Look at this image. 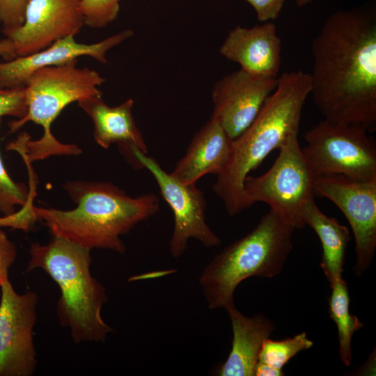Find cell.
<instances>
[{
	"label": "cell",
	"instance_id": "obj_1",
	"mask_svg": "<svg viewBox=\"0 0 376 376\" xmlns=\"http://www.w3.org/2000/svg\"><path fill=\"white\" fill-rule=\"evenodd\" d=\"M311 93L324 119L376 130L373 3L331 14L312 42Z\"/></svg>",
	"mask_w": 376,
	"mask_h": 376
},
{
	"label": "cell",
	"instance_id": "obj_2",
	"mask_svg": "<svg viewBox=\"0 0 376 376\" xmlns=\"http://www.w3.org/2000/svg\"><path fill=\"white\" fill-rule=\"evenodd\" d=\"M63 188L77 205L75 208L61 210L33 206L34 214L53 236L90 250L124 253L126 246L121 236L160 209L157 195L148 193L132 197L109 182L68 181Z\"/></svg>",
	"mask_w": 376,
	"mask_h": 376
},
{
	"label": "cell",
	"instance_id": "obj_3",
	"mask_svg": "<svg viewBox=\"0 0 376 376\" xmlns=\"http://www.w3.org/2000/svg\"><path fill=\"white\" fill-rule=\"evenodd\" d=\"M311 93L309 73L286 72L278 76L274 91L249 127L233 141L230 160L212 185L230 216L250 207L244 192L249 173L274 150L298 134L303 107Z\"/></svg>",
	"mask_w": 376,
	"mask_h": 376
},
{
	"label": "cell",
	"instance_id": "obj_4",
	"mask_svg": "<svg viewBox=\"0 0 376 376\" xmlns=\"http://www.w3.org/2000/svg\"><path fill=\"white\" fill-rule=\"evenodd\" d=\"M53 237L47 244L30 245L26 271L41 269L57 283L61 290L58 318L70 329L74 343L103 342L113 328L101 315L108 297L104 285L91 273V250Z\"/></svg>",
	"mask_w": 376,
	"mask_h": 376
},
{
	"label": "cell",
	"instance_id": "obj_5",
	"mask_svg": "<svg viewBox=\"0 0 376 376\" xmlns=\"http://www.w3.org/2000/svg\"><path fill=\"white\" fill-rule=\"evenodd\" d=\"M77 59L35 71L24 86L27 111L22 118L8 123V134L18 131L28 122L43 128L40 139L33 141L29 134L22 138L19 154L31 164L52 155H79L81 149L75 144L58 141L51 126L70 104L86 98L102 96L99 89L105 79L95 70L79 68Z\"/></svg>",
	"mask_w": 376,
	"mask_h": 376
},
{
	"label": "cell",
	"instance_id": "obj_6",
	"mask_svg": "<svg viewBox=\"0 0 376 376\" xmlns=\"http://www.w3.org/2000/svg\"><path fill=\"white\" fill-rule=\"evenodd\" d=\"M295 230L269 210L251 232L217 254L198 279L209 308L234 305L237 287L249 277L280 274L292 249Z\"/></svg>",
	"mask_w": 376,
	"mask_h": 376
},
{
	"label": "cell",
	"instance_id": "obj_7",
	"mask_svg": "<svg viewBox=\"0 0 376 376\" xmlns=\"http://www.w3.org/2000/svg\"><path fill=\"white\" fill-rule=\"evenodd\" d=\"M370 134L362 125L323 119L306 132L301 150L315 177L368 181L376 178V142Z\"/></svg>",
	"mask_w": 376,
	"mask_h": 376
},
{
	"label": "cell",
	"instance_id": "obj_8",
	"mask_svg": "<svg viewBox=\"0 0 376 376\" xmlns=\"http://www.w3.org/2000/svg\"><path fill=\"white\" fill-rule=\"evenodd\" d=\"M315 178L297 134L279 149V155L267 172L245 178L244 192L250 207L257 202L265 203L286 224L300 229L306 226L302 208L315 196Z\"/></svg>",
	"mask_w": 376,
	"mask_h": 376
},
{
	"label": "cell",
	"instance_id": "obj_9",
	"mask_svg": "<svg viewBox=\"0 0 376 376\" xmlns=\"http://www.w3.org/2000/svg\"><path fill=\"white\" fill-rule=\"evenodd\" d=\"M131 152L139 168H145L152 175L162 197L173 212L174 228L169 242L172 256L180 258L190 239L199 241L205 247L219 246L221 239L205 220L207 203L204 194L196 184L182 183L164 171L155 158L136 148Z\"/></svg>",
	"mask_w": 376,
	"mask_h": 376
},
{
	"label": "cell",
	"instance_id": "obj_10",
	"mask_svg": "<svg viewBox=\"0 0 376 376\" xmlns=\"http://www.w3.org/2000/svg\"><path fill=\"white\" fill-rule=\"evenodd\" d=\"M315 195L332 201L344 214L355 240L357 275L370 265L376 249V178L356 181L343 175L315 177Z\"/></svg>",
	"mask_w": 376,
	"mask_h": 376
},
{
	"label": "cell",
	"instance_id": "obj_11",
	"mask_svg": "<svg viewBox=\"0 0 376 376\" xmlns=\"http://www.w3.org/2000/svg\"><path fill=\"white\" fill-rule=\"evenodd\" d=\"M0 376H31L36 368L33 328L38 297L17 293L9 278L1 283Z\"/></svg>",
	"mask_w": 376,
	"mask_h": 376
},
{
	"label": "cell",
	"instance_id": "obj_12",
	"mask_svg": "<svg viewBox=\"0 0 376 376\" xmlns=\"http://www.w3.org/2000/svg\"><path fill=\"white\" fill-rule=\"evenodd\" d=\"M277 80L278 77L254 75L242 69L226 75L213 86L211 117L235 140L256 118Z\"/></svg>",
	"mask_w": 376,
	"mask_h": 376
},
{
	"label": "cell",
	"instance_id": "obj_13",
	"mask_svg": "<svg viewBox=\"0 0 376 376\" xmlns=\"http://www.w3.org/2000/svg\"><path fill=\"white\" fill-rule=\"evenodd\" d=\"M81 0H30L25 20L6 36L17 56H27L49 47L68 36H75L84 23Z\"/></svg>",
	"mask_w": 376,
	"mask_h": 376
},
{
	"label": "cell",
	"instance_id": "obj_14",
	"mask_svg": "<svg viewBox=\"0 0 376 376\" xmlns=\"http://www.w3.org/2000/svg\"><path fill=\"white\" fill-rule=\"evenodd\" d=\"M132 36L133 31L126 29L93 44L79 43L75 36H68L40 52L0 62V89L24 87L35 71L77 60L82 56L107 63V52Z\"/></svg>",
	"mask_w": 376,
	"mask_h": 376
},
{
	"label": "cell",
	"instance_id": "obj_15",
	"mask_svg": "<svg viewBox=\"0 0 376 376\" xmlns=\"http://www.w3.org/2000/svg\"><path fill=\"white\" fill-rule=\"evenodd\" d=\"M220 54L249 73L278 77L281 63V40L272 22L251 28L237 26L220 47Z\"/></svg>",
	"mask_w": 376,
	"mask_h": 376
},
{
	"label": "cell",
	"instance_id": "obj_16",
	"mask_svg": "<svg viewBox=\"0 0 376 376\" xmlns=\"http://www.w3.org/2000/svg\"><path fill=\"white\" fill-rule=\"evenodd\" d=\"M77 103L91 119L94 139L100 146L107 149L116 143L120 152L134 166L136 162L132 155V148L148 154L146 141L134 118L132 99L116 107L107 105L102 96L86 98Z\"/></svg>",
	"mask_w": 376,
	"mask_h": 376
},
{
	"label": "cell",
	"instance_id": "obj_17",
	"mask_svg": "<svg viewBox=\"0 0 376 376\" xmlns=\"http://www.w3.org/2000/svg\"><path fill=\"white\" fill-rule=\"evenodd\" d=\"M233 150V140L212 117L194 134L185 155L171 173L185 184H196L203 175L221 173Z\"/></svg>",
	"mask_w": 376,
	"mask_h": 376
},
{
	"label": "cell",
	"instance_id": "obj_18",
	"mask_svg": "<svg viewBox=\"0 0 376 376\" xmlns=\"http://www.w3.org/2000/svg\"><path fill=\"white\" fill-rule=\"evenodd\" d=\"M226 310L232 325V347L216 373L221 376H253L263 343L274 330V323L262 313L245 316L235 304Z\"/></svg>",
	"mask_w": 376,
	"mask_h": 376
},
{
	"label": "cell",
	"instance_id": "obj_19",
	"mask_svg": "<svg viewBox=\"0 0 376 376\" xmlns=\"http://www.w3.org/2000/svg\"><path fill=\"white\" fill-rule=\"evenodd\" d=\"M305 225L317 234L322 248L320 267L331 285L342 277L346 249L350 240V231L334 217L324 214L315 200L308 201L302 208Z\"/></svg>",
	"mask_w": 376,
	"mask_h": 376
},
{
	"label": "cell",
	"instance_id": "obj_20",
	"mask_svg": "<svg viewBox=\"0 0 376 376\" xmlns=\"http://www.w3.org/2000/svg\"><path fill=\"white\" fill-rule=\"evenodd\" d=\"M330 287L329 314L337 326L340 359L349 366L352 361V336L363 324L357 316L350 313V295L345 281L343 278L338 279Z\"/></svg>",
	"mask_w": 376,
	"mask_h": 376
},
{
	"label": "cell",
	"instance_id": "obj_21",
	"mask_svg": "<svg viewBox=\"0 0 376 376\" xmlns=\"http://www.w3.org/2000/svg\"><path fill=\"white\" fill-rule=\"evenodd\" d=\"M313 345L305 332L281 340H265L260 349L258 362L282 370L283 367L299 352L311 348Z\"/></svg>",
	"mask_w": 376,
	"mask_h": 376
},
{
	"label": "cell",
	"instance_id": "obj_22",
	"mask_svg": "<svg viewBox=\"0 0 376 376\" xmlns=\"http://www.w3.org/2000/svg\"><path fill=\"white\" fill-rule=\"evenodd\" d=\"M1 125V118H0ZM36 185L28 188L23 183L14 182L8 174L0 154V211L4 216L14 214L16 205H21L25 212L33 211V198Z\"/></svg>",
	"mask_w": 376,
	"mask_h": 376
},
{
	"label": "cell",
	"instance_id": "obj_23",
	"mask_svg": "<svg viewBox=\"0 0 376 376\" xmlns=\"http://www.w3.org/2000/svg\"><path fill=\"white\" fill-rule=\"evenodd\" d=\"M120 0H81L80 10L85 25L103 28L114 21L120 10Z\"/></svg>",
	"mask_w": 376,
	"mask_h": 376
},
{
	"label": "cell",
	"instance_id": "obj_24",
	"mask_svg": "<svg viewBox=\"0 0 376 376\" xmlns=\"http://www.w3.org/2000/svg\"><path fill=\"white\" fill-rule=\"evenodd\" d=\"M30 0H0V23L3 33L6 35L20 28Z\"/></svg>",
	"mask_w": 376,
	"mask_h": 376
},
{
	"label": "cell",
	"instance_id": "obj_25",
	"mask_svg": "<svg viewBox=\"0 0 376 376\" xmlns=\"http://www.w3.org/2000/svg\"><path fill=\"white\" fill-rule=\"evenodd\" d=\"M26 111L24 87L0 89V118L10 116L19 119Z\"/></svg>",
	"mask_w": 376,
	"mask_h": 376
},
{
	"label": "cell",
	"instance_id": "obj_26",
	"mask_svg": "<svg viewBox=\"0 0 376 376\" xmlns=\"http://www.w3.org/2000/svg\"><path fill=\"white\" fill-rule=\"evenodd\" d=\"M252 6L257 18L260 22L276 19L285 3V0H244Z\"/></svg>",
	"mask_w": 376,
	"mask_h": 376
},
{
	"label": "cell",
	"instance_id": "obj_27",
	"mask_svg": "<svg viewBox=\"0 0 376 376\" xmlns=\"http://www.w3.org/2000/svg\"><path fill=\"white\" fill-rule=\"evenodd\" d=\"M17 258L15 244L8 238L0 226V277L8 278V270Z\"/></svg>",
	"mask_w": 376,
	"mask_h": 376
},
{
	"label": "cell",
	"instance_id": "obj_28",
	"mask_svg": "<svg viewBox=\"0 0 376 376\" xmlns=\"http://www.w3.org/2000/svg\"><path fill=\"white\" fill-rule=\"evenodd\" d=\"M284 375L282 370L272 368L261 362H257L254 370L256 376H283Z\"/></svg>",
	"mask_w": 376,
	"mask_h": 376
},
{
	"label": "cell",
	"instance_id": "obj_29",
	"mask_svg": "<svg viewBox=\"0 0 376 376\" xmlns=\"http://www.w3.org/2000/svg\"><path fill=\"white\" fill-rule=\"evenodd\" d=\"M0 56L6 61H10L17 57L13 43L7 38L0 40Z\"/></svg>",
	"mask_w": 376,
	"mask_h": 376
},
{
	"label": "cell",
	"instance_id": "obj_30",
	"mask_svg": "<svg viewBox=\"0 0 376 376\" xmlns=\"http://www.w3.org/2000/svg\"><path fill=\"white\" fill-rule=\"evenodd\" d=\"M313 0H295L296 4L299 7L305 6L312 2Z\"/></svg>",
	"mask_w": 376,
	"mask_h": 376
},
{
	"label": "cell",
	"instance_id": "obj_31",
	"mask_svg": "<svg viewBox=\"0 0 376 376\" xmlns=\"http://www.w3.org/2000/svg\"><path fill=\"white\" fill-rule=\"evenodd\" d=\"M1 281H2V279H1V278L0 277V286H1Z\"/></svg>",
	"mask_w": 376,
	"mask_h": 376
}]
</instances>
